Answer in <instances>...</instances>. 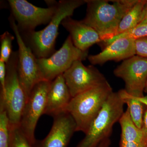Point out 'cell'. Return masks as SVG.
Wrapping results in <instances>:
<instances>
[{
    "label": "cell",
    "mask_w": 147,
    "mask_h": 147,
    "mask_svg": "<svg viewBox=\"0 0 147 147\" xmlns=\"http://www.w3.org/2000/svg\"><path fill=\"white\" fill-rule=\"evenodd\" d=\"M138 0H86L84 23L93 28L105 42L115 36L125 15Z\"/></svg>",
    "instance_id": "1"
},
{
    "label": "cell",
    "mask_w": 147,
    "mask_h": 147,
    "mask_svg": "<svg viewBox=\"0 0 147 147\" xmlns=\"http://www.w3.org/2000/svg\"><path fill=\"white\" fill-rule=\"evenodd\" d=\"M86 3V0H61L57 3L55 14L47 26L41 30L21 34L26 44L38 59L50 57L55 52L60 25L74 11Z\"/></svg>",
    "instance_id": "2"
},
{
    "label": "cell",
    "mask_w": 147,
    "mask_h": 147,
    "mask_svg": "<svg viewBox=\"0 0 147 147\" xmlns=\"http://www.w3.org/2000/svg\"><path fill=\"white\" fill-rule=\"evenodd\" d=\"M113 89L108 82L72 97L65 111L72 117L76 131L86 134L103 107Z\"/></svg>",
    "instance_id": "3"
},
{
    "label": "cell",
    "mask_w": 147,
    "mask_h": 147,
    "mask_svg": "<svg viewBox=\"0 0 147 147\" xmlns=\"http://www.w3.org/2000/svg\"><path fill=\"white\" fill-rule=\"evenodd\" d=\"M124 102L119 92H113L76 147H98L105 139L110 138L113 126L119 121L124 113Z\"/></svg>",
    "instance_id": "4"
},
{
    "label": "cell",
    "mask_w": 147,
    "mask_h": 147,
    "mask_svg": "<svg viewBox=\"0 0 147 147\" xmlns=\"http://www.w3.org/2000/svg\"><path fill=\"white\" fill-rule=\"evenodd\" d=\"M18 51H13L6 63L5 96H0L5 102L6 110L9 125L18 126L26 103L27 97L18 78Z\"/></svg>",
    "instance_id": "5"
},
{
    "label": "cell",
    "mask_w": 147,
    "mask_h": 147,
    "mask_svg": "<svg viewBox=\"0 0 147 147\" xmlns=\"http://www.w3.org/2000/svg\"><path fill=\"white\" fill-rule=\"evenodd\" d=\"M88 57V51H82L75 47L69 35L59 50L49 57L37 58V63L43 80L52 82L63 74L74 63L85 60Z\"/></svg>",
    "instance_id": "6"
},
{
    "label": "cell",
    "mask_w": 147,
    "mask_h": 147,
    "mask_svg": "<svg viewBox=\"0 0 147 147\" xmlns=\"http://www.w3.org/2000/svg\"><path fill=\"white\" fill-rule=\"evenodd\" d=\"M8 19L18 45L17 71L18 78L28 99L34 87L44 80L40 71L37 58L24 41L15 19L11 14Z\"/></svg>",
    "instance_id": "7"
},
{
    "label": "cell",
    "mask_w": 147,
    "mask_h": 147,
    "mask_svg": "<svg viewBox=\"0 0 147 147\" xmlns=\"http://www.w3.org/2000/svg\"><path fill=\"white\" fill-rule=\"evenodd\" d=\"M48 7L42 8L32 4L26 0H9L11 15L17 21L20 33L35 30L40 25L49 23L57 9L56 1H47Z\"/></svg>",
    "instance_id": "8"
},
{
    "label": "cell",
    "mask_w": 147,
    "mask_h": 147,
    "mask_svg": "<svg viewBox=\"0 0 147 147\" xmlns=\"http://www.w3.org/2000/svg\"><path fill=\"white\" fill-rule=\"evenodd\" d=\"M51 82L43 80L34 87L21 116L19 127L30 142L35 144V130L46 107L47 94Z\"/></svg>",
    "instance_id": "9"
},
{
    "label": "cell",
    "mask_w": 147,
    "mask_h": 147,
    "mask_svg": "<svg viewBox=\"0 0 147 147\" xmlns=\"http://www.w3.org/2000/svg\"><path fill=\"white\" fill-rule=\"evenodd\" d=\"M115 76L123 80L125 90L133 97H144L147 81V58L134 55L124 60L114 70Z\"/></svg>",
    "instance_id": "10"
},
{
    "label": "cell",
    "mask_w": 147,
    "mask_h": 147,
    "mask_svg": "<svg viewBox=\"0 0 147 147\" xmlns=\"http://www.w3.org/2000/svg\"><path fill=\"white\" fill-rule=\"evenodd\" d=\"M71 97L108 82L93 65L86 66L82 61L74 63L63 74Z\"/></svg>",
    "instance_id": "11"
},
{
    "label": "cell",
    "mask_w": 147,
    "mask_h": 147,
    "mask_svg": "<svg viewBox=\"0 0 147 147\" xmlns=\"http://www.w3.org/2000/svg\"><path fill=\"white\" fill-rule=\"evenodd\" d=\"M54 121L47 137L37 141V147H67L76 131L75 121L69 113L64 111L53 117Z\"/></svg>",
    "instance_id": "12"
},
{
    "label": "cell",
    "mask_w": 147,
    "mask_h": 147,
    "mask_svg": "<svg viewBox=\"0 0 147 147\" xmlns=\"http://www.w3.org/2000/svg\"><path fill=\"white\" fill-rule=\"evenodd\" d=\"M135 40L122 38L113 41L100 53L88 57V59L92 65H102L109 61H119L125 60L136 55Z\"/></svg>",
    "instance_id": "13"
},
{
    "label": "cell",
    "mask_w": 147,
    "mask_h": 147,
    "mask_svg": "<svg viewBox=\"0 0 147 147\" xmlns=\"http://www.w3.org/2000/svg\"><path fill=\"white\" fill-rule=\"evenodd\" d=\"M61 25L69 32L74 46L82 51H88L93 45L102 42L97 32L82 21L67 17Z\"/></svg>",
    "instance_id": "14"
},
{
    "label": "cell",
    "mask_w": 147,
    "mask_h": 147,
    "mask_svg": "<svg viewBox=\"0 0 147 147\" xmlns=\"http://www.w3.org/2000/svg\"><path fill=\"white\" fill-rule=\"evenodd\" d=\"M71 98L63 75L61 74L51 82L44 114L54 117L65 111Z\"/></svg>",
    "instance_id": "15"
},
{
    "label": "cell",
    "mask_w": 147,
    "mask_h": 147,
    "mask_svg": "<svg viewBox=\"0 0 147 147\" xmlns=\"http://www.w3.org/2000/svg\"><path fill=\"white\" fill-rule=\"evenodd\" d=\"M119 122L121 129L120 141L147 142V134L142 129L135 125L128 108L124 112Z\"/></svg>",
    "instance_id": "16"
},
{
    "label": "cell",
    "mask_w": 147,
    "mask_h": 147,
    "mask_svg": "<svg viewBox=\"0 0 147 147\" xmlns=\"http://www.w3.org/2000/svg\"><path fill=\"white\" fill-rule=\"evenodd\" d=\"M147 1L146 0H138L137 3L122 19L116 36L133 28L139 24L142 11Z\"/></svg>",
    "instance_id": "17"
},
{
    "label": "cell",
    "mask_w": 147,
    "mask_h": 147,
    "mask_svg": "<svg viewBox=\"0 0 147 147\" xmlns=\"http://www.w3.org/2000/svg\"><path fill=\"white\" fill-rule=\"evenodd\" d=\"M119 91L125 103L127 105L133 122L138 128L142 129L146 105L136 98L127 94L124 89L119 90Z\"/></svg>",
    "instance_id": "18"
},
{
    "label": "cell",
    "mask_w": 147,
    "mask_h": 147,
    "mask_svg": "<svg viewBox=\"0 0 147 147\" xmlns=\"http://www.w3.org/2000/svg\"><path fill=\"white\" fill-rule=\"evenodd\" d=\"M9 119L6 110L4 99L0 97V147H9Z\"/></svg>",
    "instance_id": "19"
},
{
    "label": "cell",
    "mask_w": 147,
    "mask_h": 147,
    "mask_svg": "<svg viewBox=\"0 0 147 147\" xmlns=\"http://www.w3.org/2000/svg\"><path fill=\"white\" fill-rule=\"evenodd\" d=\"M9 129L10 140L9 147H37L36 142L34 144L30 142L19 125L12 126L9 125Z\"/></svg>",
    "instance_id": "20"
},
{
    "label": "cell",
    "mask_w": 147,
    "mask_h": 147,
    "mask_svg": "<svg viewBox=\"0 0 147 147\" xmlns=\"http://www.w3.org/2000/svg\"><path fill=\"white\" fill-rule=\"evenodd\" d=\"M147 37V24H139L133 28L125 32L116 36L109 40L101 42L104 47L113 41L122 38H133L135 40Z\"/></svg>",
    "instance_id": "21"
},
{
    "label": "cell",
    "mask_w": 147,
    "mask_h": 147,
    "mask_svg": "<svg viewBox=\"0 0 147 147\" xmlns=\"http://www.w3.org/2000/svg\"><path fill=\"white\" fill-rule=\"evenodd\" d=\"M14 39L13 35L7 31L5 32L0 36V61L6 63L8 62L13 53L12 43Z\"/></svg>",
    "instance_id": "22"
},
{
    "label": "cell",
    "mask_w": 147,
    "mask_h": 147,
    "mask_svg": "<svg viewBox=\"0 0 147 147\" xmlns=\"http://www.w3.org/2000/svg\"><path fill=\"white\" fill-rule=\"evenodd\" d=\"M135 46L136 55L147 58V37L135 40Z\"/></svg>",
    "instance_id": "23"
},
{
    "label": "cell",
    "mask_w": 147,
    "mask_h": 147,
    "mask_svg": "<svg viewBox=\"0 0 147 147\" xmlns=\"http://www.w3.org/2000/svg\"><path fill=\"white\" fill-rule=\"evenodd\" d=\"M6 63L0 61V84L1 94L0 96H5V84L6 76Z\"/></svg>",
    "instance_id": "24"
},
{
    "label": "cell",
    "mask_w": 147,
    "mask_h": 147,
    "mask_svg": "<svg viewBox=\"0 0 147 147\" xmlns=\"http://www.w3.org/2000/svg\"><path fill=\"white\" fill-rule=\"evenodd\" d=\"M120 147H147V142L120 141Z\"/></svg>",
    "instance_id": "25"
},
{
    "label": "cell",
    "mask_w": 147,
    "mask_h": 147,
    "mask_svg": "<svg viewBox=\"0 0 147 147\" xmlns=\"http://www.w3.org/2000/svg\"><path fill=\"white\" fill-rule=\"evenodd\" d=\"M147 24V1L143 8L139 24Z\"/></svg>",
    "instance_id": "26"
},
{
    "label": "cell",
    "mask_w": 147,
    "mask_h": 147,
    "mask_svg": "<svg viewBox=\"0 0 147 147\" xmlns=\"http://www.w3.org/2000/svg\"><path fill=\"white\" fill-rule=\"evenodd\" d=\"M142 129L147 134V107L145 110L143 117V125Z\"/></svg>",
    "instance_id": "27"
},
{
    "label": "cell",
    "mask_w": 147,
    "mask_h": 147,
    "mask_svg": "<svg viewBox=\"0 0 147 147\" xmlns=\"http://www.w3.org/2000/svg\"><path fill=\"white\" fill-rule=\"evenodd\" d=\"M111 141L110 138L105 139L99 145L98 147H110Z\"/></svg>",
    "instance_id": "28"
},
{
    "label": "cell",
    "mask_w": 147,
    "mask_h": 147,
    "mask_svg": "<svg viewBox=\"0 0 147 147\" xmlns=\"http://www.w3.org/2000/svg\"><path fill=\"white\" fill-rule=\"evenodd\" d=\"M136 98L141 101L143 104H144L147 107V96H144V97L141 98L135 97Z\"/></svg>",
    "instance_id": "29"
},
{
    "label": "cell",
    "mask_w": 147,
    "mask_h": 147,
    "mask_svg": "<svg viewBox=\"0 0 147 147\" xmlns=\"http://www.w3.org/2000/svg\"><path fill=\"white\" fill-rule=\"evenodd\" d=\"M144 92L147 93V81L146 82V87H145Z\"/></svg>",
    "instance_id": "30"
}]
</instances>
